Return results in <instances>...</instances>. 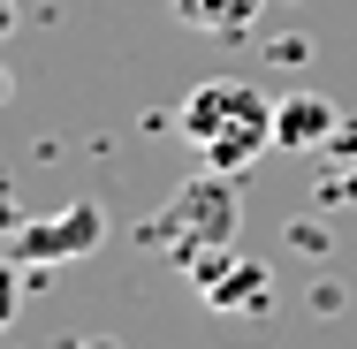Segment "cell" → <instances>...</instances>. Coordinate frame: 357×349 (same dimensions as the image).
<instances>
[{
    "label": "cell",
    "instance_id": "6da1fadb",
    "mask_svg": "<svg viewBox=\"0 0 357 349\" xmlns=\"http://www.w3.org/2000/svg\"><path fill=\"white\" fill-rule=\"evenodd\" d=\"M175 130L206 152V167L243 175V167L274 144V99L251 91V84H236V76H213V84H198V91L175 107Z\"/></svg>",
    "mask_w": 357,
    "mask_h": 349
},
{
    "label": "cell",
    "instance_id": "7a4b0ae2",
    "mask_svg": "<svg viewBox=\"0 0 357 349\" xmlns=\"http://www.w3.org/2000/svg\"><path fill=\"white\" fill-rule=\"evenodd\" d=\"M236 228H243L236 175L206 167V175H190V183H183L160 212H144V220H137V243H144V251H175V258L190 266L198 251H228V243H236Z\"/></svg>",
    "mask_w": 357,
    "mask_h": 349
},
{
    "label": "cell",
    "instance_id": "3957f363",
    "mask_svg": "<svg viewBox=\"0 0 357 349\" xmlns=\"http://www.w3.org/2000/svg\"><path fill=\"white\" fill-rule=\"evenodd\" d=\"M99 243H107V212L91 205V198H76V205L46 212V220H23L8 235V258L15 266H69L84 251H99Z\"/></svg>",
    "mask_w": 357,
    "mask_h": 349
},
{
    "label": "cell",
    "instance_id": "277c9868",
    "mask_svg": "<svg viewBox=\"0 0 357 349\" xmlns=\"http://www.w3.org/2000/svg\"><path fill=\"white\" fill-rule=\"evenodd\" d=\"M335 130H342L335 99H319V91H289V99H274V144H282V152L335 144Z\"/></svg>",
    "mask_w": 357,
    "mask_h": 349
},
{
    "label": "cell",
    "instance_id": "5b68a950",
    "mask_svg": "<svg viewBox=\"0 0 357 349\" xmlns=\"http://www.w3.org/2000/svg\"><path fill=\"white\" fill-rule=\"evenodd\" d=\"M206 304H213V311H266V304H274V274L236 251V258L206 281Z\"/></svg>",
    "mask_w": 357,
    "mask_h": 349
},
{
    "label": "cell",
    "instance_id": "8992f818",
    "mask_svg": "<svg viewBox=\"0 0 357 349\" xmlns=\"http://www.w3.org/2000/svg\"><path fill=\"white\" fill-rule=\"evenodd\" d=\"M175 8V23L183 31H206V38H243L251 23H259V8L266 0H167Z\"/></svg>",
    "mask_w": 357,
    "mask_h": 349
},
{
    "label": "cell",
    "instance_id": "52a82bcc",
    "mask_svg": "<svg viewBox=\"0 0 357 349\" xmlns=\"http://www.w3.org/2000/svg\"><path fill=\"white\" fill-rule=\"evenodd\" d=\"M8 319H15V258L0 251V327H8Z\"/></svg>",
    "mask_w": 357,
    "mask_h": 349
},
{
    "label": "cell",
    "instance_id": "ba28073f",
    "mask_svg": "<svg viewBox=\"0 0 357 349\" xmlns=\"http://www.w3.org/2000/svg\"><path fill=\"white\" fill-rule=\"evenodd\" d=\"M15 228H23V205H15V198H8V190H0V243H8V235H15Z\"/></svg>",
    "mask_w": 357,
    "mask_h": 349
},
{
    "label": "cell",
    "instance_id": "9c48e42d",
    "mask_svg": "<svg viewBox=\"0 0 357 349\" xmlns=\"http://www.w3.org/2000/svg\"><path fill=\"white\" fill-rule=\"evenodd\" d=\"M8 31H15V0H0V38H8Z\"/></svg>",
    "mask_w": 357,
    "mask_h": 349
},
{
    "label": "cell",
    "instance_id": "30bf717a",
    "mask_svg": "<svg viewBox=\"0 0 357 349\" xmlns=\"http://www.w3.org/2000/svg\"><path fill=\"white\" fill-rule=\"evenodd\" d=\"M0 99H8V69H0Z\"/></svg>",
    "mask_w": 357,
    "mask_h": 349
}]
</instances>
